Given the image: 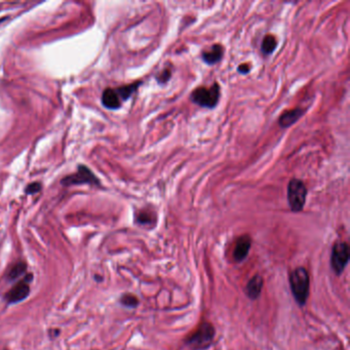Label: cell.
Wrapping results in <instances>:
<instances>
[{"instance_id": "7a4b0ae2", "label": "cell", "mask_w": 350, "mask_h": 350, "mask_svg": "<svg viewBox=\"0 0 350 350\" xmlns=\"http://www.w3.org/2000/svg\"><path fill=\"white\" fill-rule=\"evenodd\" d=\"M191 101L205 108H214L220 99V85L214 83L211 87H198L190 95Z\"/></svg>"}, {"instance_id": "3957f363", "label": "cell", "mask_w": 350, "mask_h": 350, "mask_svg": "<svg viewBox=\"0 0 350 350\" xmlns=\"http://www.w3.org/2000/svg\"><path fill=\"white\" fill-rule=\"evenodd\" d=\"M215 337V329L212 324L204 323L187 339V345L193 350H203L211 346Z\"/></svg>"}, {"instance_id": "e0dca14e", "label": "cell", "mask_w": 350, "mask_h": 350, "mask_svg": "<svg viewBox=\"0 0 350 350\" xmlns=\"http://www.w3.org/2000/svg\"><path fill=\"white\" fill-rule=\"evenodd\" d=\"M40 190H41V184L40 183H31L26 187L25 192L27 194H35V193L39 192Z\"/></svg>"}, {"instance_id": "6da1fadb", "label": "cell", "mask_w": 350, "mask_h": 350, "mask_svg": "<svg viewBox=\"0 0 350 350\" xmlns=\"http://www.w3.org/2000/svg\"><path fill=\"white\" fill-rule=\"evenodd\" d=\"M290 285L296 302L303 306L309 296L310 278L308 271L304 267L296 268L290 276Z\"/></svg>"}, {"instance_id": "d6986e66", "label": "cell", "mask_w": 350, "mask_h": 350, "mask_svg": "<svg viewBox=\"0 0 350 350\" xmlns=\"http://www.w3.org/2000/svg\"><path fill=\"white\" fill-rule=\"evenodd\" d=\"M248 71H249V67L247 65H245V64H241V65H239L238 72H240L242 74H246Z\"/></svg>"}, {"instance_id": "9a60e30c", "label": "cell", "mask_w": 350, "mask_h": 350, "mask_svg": "<svg viewBox=\"0 0 350 350\" xmlns=\"http://www.w3.org/2000/svg\"><path fill=\"white\" fill-rule=\"evenodd\" d=\"M26 272V264L25 263H18L17 265H15L12 270L9 273V279L10 280H15L17 279L19 276H21L22 274H24Z\"/></svg>"}, {"instance_id": "5b68a950", "label": "cell", "mask_w": 350, "mask_h": 350, "mask_svg": "<svg viewBox=\"0 0 350 350\" xmlns=\"http://www.w3.org/2000/svg\"><path fill=\"white\" fill-rule=\"evenodd\" d=\"M349 262V246L344 241H338L333 245L331 266L337 275H340Z\"/></svg>"}, {"instance_id": "30bf717a", "label": "cell", "mask_w": 350, "mask_h": 350, "mask_svg": "<svg viewBox=\"0 0 350 350\" xmlns=\"http://www.w3.org/2000/svg\"><path fill=\"white\" fill-rule=\"evenodd\" d=\"M304 110H302L301 108H295V109H290L284 111L281 116L279 117V125L281 127H289L291 125H293L297 120H299V118L303 115Z\"/></svg>"}, {"instance_id": "8992f818", "label": "cell", "mask_w": 350, "mask_h": 350, "mask_svg": "<svg viewBox=\"0 0 350 350\" xmlns=\"http://www.w3.org/2000/svg\"><path fill=\"white\" fill-rule=\"evenodd\" d=\"M64 186H71V185H82L89 184L99 186L100 181L94 176V174L85 166H79L77 172L70 176L64 178L61 182Z\"/></svg>"}, {"instance_id": "4fadbf2b", "label": "cell", "mask_w": 350, "mask_h": 350, "mask_svg": "<svg viewBox=\"0 0 350 350\" xmlns=\"http://www.w3.org/2000/svg\"><path fill=\"white\" fill-rule=\"evenodd\" d=\"M277 45L276 39L273 35H267L264 37L261 45V51L264 55H270L274 52L275 47Z\"/></svg>"}, {"instance_id": "2e32d148", "label": "cell", "mask_w": 350, "mask_h": 350, "mask_svg": "<svg viewBox=\"0 0 350 350\" xmlns=\"http://www.w3.org/2000/svg\"><path fill=\"white\" fill-rule=\"evenodd\" d=\"M120 302L122 305H124L126 307H130V308H134L139 304L138 299L134 295H131V294L123 295L120 299Z\"/></svg>"}, {"instance_id": "ba28073f", "label": "cell", "mask_w": 350, "mask_h": 350, "mask_svg": "<svg viewBox=\"0 0 350 350\" xmlns=\"http://www.w3.org/2000/svg\"><path fill=\"white\" fill-rule=\"evenodd\" d=\"M251 245L252 239L248 235H242L236 239L233 248V259L235 262H241L246 258Z\"/></svg>"}, {"instance_id": "277c9868", "label": "cell", "mask_w": 350, "mask_h": 350, "mask_svg": "<svg viewBox=\"0 0 350 350\" xmlns=\"http://www.w3.org/2000/svg\"><path fill=\"white\" fill-rule=\"evenodd\" d=\"M307 196V188L303 181L292 179L288 186V202L293 212H301L304 208Z\"/></svg>"}, {"instance_id": "7c38bea8", "label": "cell", "mask_w": 350, "mask_h": 350, "mask_svg": "<svg viewBox=\"0 0 350 350\" xmlns=\"http://www.w3.org/2000/svg\"><path fill=\"white\" fill-rule=\"evenodd\" d=\"M223 54H224L223 46L221 44H215L209 51L203 53V60L209 65H214V64L221 61Z\"/></svg>"}, {"instance_id": "52a82bcc", "label": "cell", "mask_w": 350, "mask_h": 350, "mask_svg": "<svg viewBox=\"0 0 350 350\" xmlns=\"http://www.w3.org/2000/svg\"><path fill=\"white\" fill-rule=\"evenodd\" d=\"M32 280V274H28L26 275V277L21 280L20 282H18L14 288H12L6 295V300L10 303V304H14V303H18L23 301L24 299H26L29 296L30 293V286H29V282Z\"/></svg>"}, {"instance_id": "ac0fdd59", "label": "cell", "mask_w": 350, "mask_h": 350, "mask_svg": "<svg viewBox=\"0 0 350 350\" xmlns=\"http://www.w3.org/2000/svg\"><path fill=\"white\" fill-rule=\"evenodd\" d=\"M170 78H171V70H170V69H166V70H164V71L161 73V75H159V76L157 77V80H158L159 82H166V81H168Z\"/></svg>"}, {"instance_id": "8fae6325", "label": "cell", "mask_w": 350, "mask_h": 350, "mask_svg": "<svg viewBox=\"0 0 350 350\" xmlns=\"http://www.w3.org/2000/svg\"><path fill=\"white\" fill-rule=\"evenodd\" d=\"M263 288V278L260 275L254 276L246 285V294L249 299L256 300L260 295Z\"/></svg>"}, {"instance_id": "9c48e42d", "label": "cell", "mask_w": 350, "mask_h": 350, "mask_svg": "<svg viewBox=\"0 0 350 350\" xmlns=\"http://www.w3.org/2000/svg\"><path fill=\"white\" fill-rule=\"evenodd\" d=\"M121 99L116 91V88H106L102 94V104L111 110L118 109L121 106Z\"/></svg>"}, {"instance_id": "ffe728a7", "label": "cell", "mask_w": 350, "mask_h": 350, "mask_svg": "<svg viewBox=\"0 0 350 350\" xmlns=\"http://www.w3.org/2000/svg\"><path fill=\"white\" fill-rule=\"evenodd\" d=\"M9 20V17H4V18H0V25H2L3 23H5L6 21Z\"/></svg>"}, {"instance_id": "5bb4252c", "label": "cell", "mask_w": 350, "mask_h": 350, "mask_svg": "<svg viewBox=\"0 0 350 350\" xmlns=\"http://www.w3.org/2000/svg\"><path fill=\"white\" fill-rule=\"evenodd\" d=\"M137 223L141 225H152L155 221V216L152 212L149 211H141L137 215Z\"/></svg>"}]
</instances>
